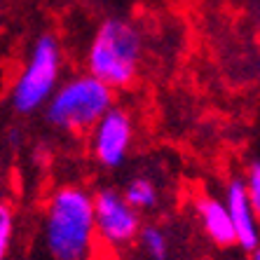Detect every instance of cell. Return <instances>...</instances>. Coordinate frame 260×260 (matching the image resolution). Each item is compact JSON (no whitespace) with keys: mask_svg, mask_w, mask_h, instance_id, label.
<instances>
[{"mask_svg":"<svg viewBox=\"0 0 260 260\" xmlns=\"http://www.w3.org/2000/svg\"><path fill=\"white\" fill-rule=\"evenodd\" d=\"M94 206V230L108 244H127L136 237L139 216L127 200L115 190H101L91 197Z\"/></svg>","mask_w":260,"mask_h":260,"instance_id":"5","label":"cell"},{"mask_svg":"<svg viewBox=\"0 0 260 260\" xmlns=\"http://www.w3.org/2000/svg\"><path fill=\"white\" fill-rule=\"evenodd\" d=\"M141 59V38L132 24L108 19L89 47V75L106 87H124L136 75Z\"/></svg>","mask_w":260,"mask_h":260,"instance_id":"2","label":"cell"},{"mask_svg":"<svg viewBox=\"0 0 260 260\" xmlns=\"http://www.w3.org/2000/svg\"><path fill=\"white\" fill-rule=\"evenodd\" d=\"M59 66L61 54L56 40L52 36L38 38L28 63L14 85L12 101L19 113H33L45 101H49L56 87V80H59Z\"/></svg>","mask_w":260,"mask_h":260,"instance_id":"4","label":"cell"},{"mask_svg":"<svg viewBox=\"0 0 260 260\" xmlns=\"http://www.w3.org/2000/svg\"><path fill=\"white\" fill-rule=\"evenodd\" d=\"M10 235H12V213H10V209L5 204H0V260L7 253Z\"/></svg>","mask_w":260,"mask_h":260,"instance_id":"12","label":"cell"},{"mask_svg":"<svg viewBox=\"0 0 260 260\" xmlns=\"http://www.w3.org/2000/svg\"><path fill=\"white\" fill-rule=\"evenodd\" d=\"M200 216H202V225H204L206 235L211 237L218 246H232L237 242L235 237V228H232L230 213L225 209L223 202L204 197L200 200Z\"/></svg>","mask_w":260,"mask_h":260,"instance_id":"8","label":"cell"},{"mask_svg":"<svg viewBox=\"0 0 260 260\" xmlns=\"http://www.w3.org/2000/svg\"><path fill=\"white\" fill-rule=\"evenodd\" d=\"M113 103V91L96 78H75L49 96L47 120L63 132H87Z\"/></svg>","mask_w":260,"mask_h":260,"instance_id":"3","label":"cell"},{"mask_svg":"<svg viewBox=\"0 0 260 260\" xmlns=\"http://www.w3.org/2000/svg\"><path fill=\"white\" fill-rule=\"evenodd\" d=\"M244 190H246V197L251 202V206H253V211L258 213L260 209V167L258 164L251 167V174H248V181L244 183Z\"/></svg>","mask_w":260,"mask_h":260,"instance_id":"11","label":"cell"},{"mask_svg":"<svg viewBox=\"0 0 260 260\" xmlns=\"http://www.w3.org/2000/svg\"><path fill=\"white\" fill-rule=\"evenodd\" d=\"M94 206L82 188L66 185L54 192L47 206L49 253L56 260H87L94 244Z\"/></svg>","mask_w":260,"mask_h":260,"instance_id":"1","label":"cell"},{"mask_svg":"<svg viewBox=\"0 0 260 260\" xmlns=\"http://www.w3.org/2000/svg\"><path fill=\"white\" fill-rule=\"evenodd\" d=\"M141 242H143L145 251L150 253L152 260H167V237H164L162 230L148 228V230H143Z\"/></svg>","mask_w":260,"mask_h":260,"instance_id":"10","label":"cell"},{"mask_svg":"<svg viewBox=\"0 0 260 260\" xmlns=\"http://www.w3.org/2000/svg\"><path fill=\"white\" fill-rule=\"evenodd\" d=\"M96 260H115V258H110V255H103V258H96Z\"/></svg>","mask_w":260,"mask_h":260,"instance_id":"13","label":"cell"},{"mask_svg":"<svg viewBox=\"0 0 260 260\" xmlns=\"http://www.w3.org/2000/svg\"><path fill=\"white\" fill-rule=\"evenodd\" d=\"M132 143V120L124 110L108 108L94 124V155L106 167H120Z\"/></svg>","mask_w":260,"mask_h":260,"instance_id":"6","label":"cell"},{"mask_svg":"<svg viewBox=\"0 0 260 260\" xmlns=\"http://www.w3.org/2000/svg\"><path fill=\"white\" fill-rule=\"evenodd\" d=\"M225 209L230 213L232 228H235L237 242L242 244L246 251H258V228H255V211L251 202L246 197L242 181L230 183L228 188V200H225Z\"/></svg>","mask_w":260,"mask_h":260,"instance_id":"7","label":"cell"},{"mask_svg":"<svg viewBox=\"0 0 260 260\" xmlns=\"http://www.w3.org/2000/svg\"><path fill=\"white\" fill-rule=\"evenodd\" d=\"M124 200L127 204L132 206H139V209H148L157 202V190L152 185L150 181H145V178H136V181L129 183L127 188V194H124Z\"/></svg>","mask_w":260,"mask_h":260,"instance_id":"9","label":"cell"}]
</instances>
